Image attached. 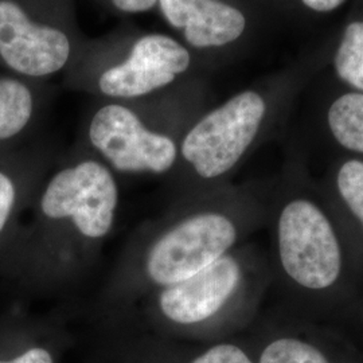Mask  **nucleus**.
<instances>
[{
	"mask_svg": "<svg viewBox=\"0 0 363 363\" xmlns=\"http://www.w3.org/2000/svg\"><path fill=\"white\" fill-rule=\"evenodd\" d=\"M337 187L342 201L363 228V162L349 160L342 164Z\"/></svg>",
	"mask_w": 363,
	"mask_h": 363,
	"instance_id": "obj_15",
	"label": "nucleus"
},
{
	"mask_svg": "<svg viewBox=\"0 0 363 363\" xmlns=\"http://www.w3.org/2000/svg\"><path fill=\"white\" fill-rule=\"evenodd\" d=\"M250 286L245 257L230 252L203 271L162 288L121 316L106 319L172 340L206 339L237 318Z\"/></svg>",
	"mask_w": 363,
	"mask_h": 363,
	"instance_id": "obj_3",
	"label": "nucleus"
},
{
	"mask_svg": "<svg viewBox=\"0 0 363 363\" xmlns=\"http://www.w3.org/2000/svg\"><path fill=\"white\" fill-rule=\"evenodd\" d=\"M103 337L109 363H256L250 351L232 340L190 346L124 323L105 327Z\"/></svg>",
	"mask_w": 363,
	"mask_h": 363,
	"instance_id": "obj_7",
	"label": "nucleus"
},
{
	"mask_svg": "<svg viewBox=\"0 0 363 363\" xmlns=\"http://www.w3.org/2000/svg\"><path fill=\"white\" fill-rule=\"evenodd\" d=\"M279 261L286 276L308 291L335 286L343 267L337 232L322 208L295 198L280 210L277 226Z\"/></svg>",
	"mask_w": 363,
	"mask_h": 363,
	"instance_id": "obj_4",
	"label": "nucleus"
},
{
	"mask_svg": "<svg viewBox=\"0 0 363 363\" xmlns=\"http://www.w3.org/2000/svg\"><path fill=\"white\" fill-rule=\"evenodd\" d=\"M337 76L352 88L363 91V22L346 28L335 57Z\"/></svg>",
	"mask_w": 363,
	"mask_h": 363,
	"instance_id": "obj_14",
	"label": "nucleus"
},
{
	"mask_svg": "<svg viewBox=\"0 0 363 363\" xmlns=\"http://www.w3.org/2000/svg\"><path fill=\"white\" fill-rule=\"evenodd\" d=\"M265 111V101L256 91L234 96L187 132L182 157L203 181L226 175L253 143Z\"/></svg>",
	"mask_w": 363,
	"mask_h": 363,
	"instance_id": "obj_5",
	"label": "nucleus"
},
{
	"mask_svg": "<svg viewBox=\"0 0 363 363\" xmlns=\"http://www.w3.org/2000/svg\"><path fill=\"white\" fill-rule=\"evenodd\" d=\"M117 9L127 13H142L154 7L156 0H112Z\"/></svg>",
	"mask_w": 363,
	"mask_h": 363,
	"instance_id": "obj_17",
	"label": "nucleus"
},
{
	"mask_svg": "<svg viewBox=\"0 0 363 363\" xmlns=\"http://www.w3.org/2000/svg\"><path fill=\"white\" fill-rule=\"evenodd\" d=\"M70 54L65 34L33 23L11 0H0V55L13 70L40 77L58 72Z\"/></svg>",
	"mask_w": 363,
	"mask_h": 363,
	"instance_id": "obj_8",
	"label": "nucleus"
},
{
	"mask_svg": "<svg viewBox=\"0 0 363 363\" xmlns=\"http://www.w3.org/2000/svg\"><path fill=\"white\" fill-rule=\"evenodd\" d=\"M232 208H175L130 240L103 294L106 319L121 316L156 291L178 284L228 253L242 237Z\"/></svg>",
	"mask_w": 363,
	"mask_h": 363,
	"instance_id": "obj_1",
	"label": "nucleus"
},
{
	"mask_svg": "<svg viewBox=\"0 0 363 363\" xmlns=\"http://www.w3.org/2000/svg\"><path fill=\"white\" fill-rule=\"evenodd\" d=\"M18 191L13 179L0 171V234L6 229L16 206Z\"/></svg>",
	"mask_w": 363,
	"mask_h": 363,
	"instance_id": "obj_16",
	"label": "nucleus"
},
{
	"mask_svg": "<svg viewBox=\"0 0 363 363\" xmlns=\"http://www.w3.org/2000/svg\"><path fill=\"white\" fill-rule=\"evenodd\" d=\"M250 352L256 363H333L320 347L298 337H272Z\"/></svg>",
	"mask_w": 363,
	"mask_h": 363,
	"instance_id": "obj_13",
	"label": "nucleus"
},
{
	"mask_svg": "<svg viewBox=\"0 0 363 363\" xmlns=\"http://www.w3.org/2000/svg\"><path fill=\"white\" fill-rule=\"evenodd\" d=\"M160 7L172 26L184 28L194 48L223 46L245 28L244 15L218 0H160Z\"/></svg>",
	"mask_w": 363,
	"mask_h": 363,
	"instance_id": "obj_10",
	"label": "nucleus"
},
{
	"mask_svg": "<svg viewBox=\"0 0 363 363\" xmlns=\"http://www.w3.org/2000/svg\"><path fill=\"white\" fill-rule=\"evenodd\" d=\"M303 3L313 11H333L339 7L345 0H303Z\"/></svg>",
	"mask_w": 363,
	"mask_h": 363,
	"instance_id": "obj_18",
	"label": "nucleus"
},
{
	"mask_svg": "<svg viewBox=\"0 0 363 363\" xmlns=\"http://www.w3.org/2000/svg\"><path fill=\"white\" fill-rule=\"evenodd\" d=\"M189 65L190 54L182 45L166 35L152 34L139 39L130 58L106 70L99 85L111 97H140L169 85Z\"/></svg>",
	"mask_w": 363,
	"mask_h": 363,
	"instance_id": "obj_9",
	"label": "nucleus"
},
{
	"mask_svg": "<svg viewBox=\"0 0 363 363\" xmlns=\"http://www.w3.org/2000/svg\"><path fill=\"white\" fill-rule=\"evenodd\" d=\"M328 125L337 143L363 154V93L340 96L328 111Z\"/></svg>",
	"mask_w": 363,
	"mask_h": 363,
	"instance_id": "obj_11",
	"label": "nucleus"
},
{
	"mask_svg": "<svg viewBox=\"0 0 363 363\" xmlns=\"http://www.w3.org/2000/svg\"><path fill=\"white\" fill-rule=\"evenodd\" d=\"M120 190L112 169L81 160L58 169L39 195L46 276L58 291L78 283L113 233Z\"/></svg>",
	"mask_w": 363,
	"mask_h": 363,
	"instance_id": "obj_2",
	"label": "nucleus"
},
{
	"mask_svg": "<svg viewBox=\"0 0 363 363\" xmlns=\"http://www.w3.org/2000/svg\"><path fill=\"white\" fill-rule=\"evenodd\" d=\"M33 96L25 84L0 79V140L10 139L26 128L33 115Z\"/></svg>",
	"mask_w": 363,
	"mask_h": 363,
	"instance_id": "obj_12",
	"label": "nucleus"
},
{
	"mask_svg": "<svg viewBox=\"0 0 363 363\" xmlns=\"http://www.w3.org/2000/svg\"><path fill=\"white\" fill-rule=\"evenodd\" d=\"M91 144L109 166L123 174L163 175L178 157L177 143L164 133L148 130L130 108H100L89 124Z\"/></svg>",
	"mask_w": 363,
	"mask_h": 363,
	"instance_id": "obj_6",
	"label": "nucleus"
}]
</instances>
